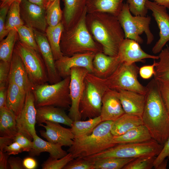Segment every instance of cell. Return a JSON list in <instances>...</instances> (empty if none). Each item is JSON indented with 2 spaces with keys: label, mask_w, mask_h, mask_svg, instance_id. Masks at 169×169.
<instances>
[{
  "label": "cell",
  "mask_w": 169,
  "mask_h": 169,
  "mask_svg": "<svg viewBox=\"0 0 169 169\" xmlns=\"http://www.w3.org/2000/svg\"><path fill=\"white\" fill-rule=\"evenodd\" d=\"M146 101L141 116L153 139L163 146L169 137V113L154 78L146 86Z\"/></svg>",
  "instance_id": "6da1fadb"
},
{
  "label": "cell",
  "mask_w": 169,
  "mask_h": 169,
  "mask_svg": "<svg viewBox=\"0 0 169 169\" xmlns=\"http://www.w3.org/2000/svg\"><path fill=\"white\" fill-rule=\"evenodd\" d=\"M86 23L94 39L101 46L103 52L111 56H117L125 38L117 17L107 13H87Z\"/></svg>",
  "instance_id": "7a4b0ae2"
},
{
  "label": "cell",
  "mask_w": 169,
  "mask_h": 169,
  "mask_svg": "<svg viewBox=\"0 0 169 169\" xmlns=\"http://www.w3.org/2000/svg\"><path fill=\"white\" fill-rule=\"evenodd\" d=\"M113 121L101 122L89 135L75 137L67 151L74 159L84 158L102 151L117 145L111 131Z\"/></svg>",
  "instance_id": "3957f363"
},
{
  "label": "cell",
  "mask_w": 169,
  "mask_h": 169,
  "mask_svg": "<svg viewBox=\"0 0 169 169\" xmlns=\"http://www.w3.org/2000/svg\"><path fill=\"white\" fill-rule=\"evenodd\" d=\"M85 11L75 24L64 28L62 34L60 47L63 55L71 56L76 54L103 52L101 46L93 38L87 28Z\"/></svg>",
  "instance_id": "277c9868"
},
{
  "label": "cell",
  "mask_w": 169,
  "mask_h": 169,
  "mask_svg": "<svg viewBox=\"0 0 169 169\" xmlns=\"http://www.w3.org/2000/svg\"><path fill=\"white\" fill-rule=\"evenodd\" d=\"M109 89L101 78L88 73L79 106L81 119L85 120L100 116L103 97Z\"/></svg>",
  "instance_id": "5b68a950"
},
{
  "label": "cell",
  "mask_w": 169,
  "mask_h": 169,
  "mask_svg": "<svg viewBox=\"0 0 169 169\" xmlns=\"http://www.w3.org/2000/svg\"><path fill=\"white\" fill-rule=\"evenodd\" d=\"M70 76L54 84L47 83L35 86L32 91L36 108L52 106L69 108L71 102L70 95Z\"/></svg>",
  "instance_id": "8992f818"
},
{
  "label": "cell",
  "mask_w": 169,
  "mask_h": 169,
  "mask_svg": "<svg viewBox=\"0 0 169 169\" xmlns=\"http://www.w3.org/2000/svg\"><path fill=\"white\" fill-rule=\"evenodd\" d=\"M163 146L153 139L142 142L118 144L99 153L84 158L93 161L108 158H136L141 156H157Z\"/></svg>",
  "instance_id": "52a82bcc"
},
{
  "label": "cell",
  "mask_w": 169,
  "mask_h": 169,
  "mask_svg": "<svg viewBox=\"0 0 169 169\" xmlns=\"http://www.w3.org/2000/svg\"><path fill=\"white\" fill-rule=\"evenodd\" d=\"M117 17L123 30L125 38L133 39L141 44L143 40L140 35L144 33L146 37L147 44H150L153 42L154 36L150 28L151 17L133 16L126 3H124Z\"/></svg>",
  "instance_id": "ba28073f"
},
{
  "label": "cell",
  "mask_w": 169,
  "mask_h": 169,
  "mask_svg": "<svg viewBox=\"0 0 169 169\" xmlns=\"http://www.w3.org/2000/svg\"><path fill=\"white\" fill-rule=\"evenodd\" d=\"M139 69L136 63H120L110 76L101 79L109 89L130 90L145 95L146 87L141 84L138 79Z\"/></svg>",
  "instance_id": "9c48e42d"
},
{
  "label": "cell",
  "mask_w": 169,
  "mask_h": 169,
  "mask_svg": "<svg viewBox=\"0 0 169 169\" xmlns=\"http://www.w3.org/2000/svg\"><path fill=\"white\" fill-rule=\"evenodd\" d=\"M14 49L21 58L29 78L35 86L48 82L46 66L39 53L19 39Z\"/></svg>",
  "instance_id": "30bf717a"
},
{
  "label": "cell",
  "mask_w": 169,
  "mask_h": 169,
  "mask_svg": "<svg viewBox=\"0 0 169 169\" xmlns=\"http://www.w3.org/2000/svg\"><path fill=\"white\" fill-rule=\"evenodd\" d=\"M69 85L71 104L68 115L73 120L81 119L79 106L83 94L85 77L89 71L83 67H75L71 69Z\"/></svg>",
  "instance_id": "8fae6325"
},
{
  "label": "cell",
  "mask_w": 169,
  "mask_h": 169,
  "mask_svg": "<svg viewBox=\"0 0 169 169\" xmlns=\"http://www.w3.org/2000/svg\"><path fill=\"white\" fill-rule=\"evenodd\" d=\"M37 108L32 92L26 94L23 108L16 116L18 133L21 134L30 140L36 134L35 125L36 122Z\"/></svg>",
  "instance_id": "7c38bea8"
},
{
  "label": "cell",
  "mask_w": 169,
  "mask_h": 169,
  "mask_svg": "<svg viewBox=\"0 0 169 169\" xmlns=\"http://www.w3.org/2000/svg\"><path fill=\"white\" fill-rule=\"evenodd\" d=\"M145 5L152 12V15L159 29V38L152 49L154 54L160 53L169 41V14L167 8L154 2L147 0Z\"/></svg>",
  "instance_id": "4fadbf2b"
},
{
  "label": "cell",
  "mask_w": 169,
  "mask_h": 169,
  "mask_svg": "<svg viewBox=\"0 0 169 169\" xmlns=\"http://www.w3.org/2000/svg\"><path fill=\"white\" fill-rule=\"evenodd\" d=\"M95 54L88 52L75 54L71 56L63 55L55 61L58 73L62 79L70 76L71 69L73 67H83L93 74V61Z\"/></svg>",
  "instance_id": "5bb4252c"
},
{
  "label": "cell",
  "mask_w": 169,
  "mask_h": 169,
  "mask_svg": "<svg viewBox=\"0 0 169 169\" xmlns=\"http://www.w3.org/2000/svg\"><path fill=\"white\" fill-rule=\"evenodd\" d=\"M20 6L21 17L25 25L45 32L48 25L46 10L28 0H22Z\"/></svg>",
  "instance_id": "9a60e30c"
},
{
  "label": "cell",
  "mask_w": 169,
  "mask_h": 169,
  "mask_svg": "<svg viewBox=\"0 0 169 169\" xmlns=\"http://www.w3.org/2000/svg\"><path fill=\"white\" fill-rule=\"evenodd\" d=\"M36 40L40 53L46 68L50 84H54L62 80L56 69L55 61L52 52L45 34L43 32L33 29Z\"/></svg>",
  "instance_id": "2e32d148"
},
{
  "label": "cell",
  "mask_w": 169,
  "mask_h": 169,
  "mask_svg": "<svg viewBox=\"0 0 169 169\" xmlns=\"http://www.w3.org/2000/svg\"><path fill=\"white\" fill-rule=\"evenodd\" d=\"M45 125L41 124L39 126L44 127L45 131L40 130L41 136L47 141L63 146H70L73 144L75 136L71 128L63 127L59 123L46 121Z\"/></svg>",
  "instance_id": "e0dca14e"
},
{
  "label": "cell",
  "mask_w": 169,
  "mask_h": 169,
  "mask_svg": "<svg viewBox=\"0 0 169 169\" xmlns=\"http://www.w3.org/2000/svg\"><path fill=\"white\" fill-rule=\"evenodd\" d=\"M117 56L121 63L131 64L143 62L146 59H159L158 56L147 54L141 48L139 44L135 40L125 38L121 43Z\"/></svg>",
  "instance_id": "ac0fdd59"
},
{
  "label": "cell",
  "mask_w": 169,
  "mask_h": 169,
  "mask_svg": "<svg viewBox=\"0 0 169 169\" xmlns=\"http://www.w3.org/2000/svg\"><path fill=\"white\" fill-rule=\"evenodd\" d=\"M15 83L26 93L32 92L35 86L30 80L23 60L14 49L8 81Z\"/></svg>",
  "instance_id": "d6986e66"
},
{
  "label": "cell",
  "mask_w": 169,
  "mask_h": 169,
  "mask_svg": "<svg viewBox=\"0 0 169 169\" xmlns=\"http://www.w3.org/2000/svg\"><path fill=\"white\" fill-rule=\"evenodd\" d=\"M125 113L117 91L108 89L102 100L100 115L102 121H114Z\"/></svg>",
  "instance_id": "ffe728a7"
},
{
  "label": "cell",
  "mask_w": 169,
  "mask_h": 169,
  "mask_svg": "<svg viewBox=\"0 0 169 169\" xmlns=\"http://www.w3.org/2000/svg\"><path fill=\"white\" fill-rule=\"evenodd\" d=\"M117 91L125 113L141 116L145 105V95L130 90Z\"/></svg>",
  "instance_id": "44dd1931"
},
{
  "label": "cell",
  "mask_w": 169,
  "mask_h": 169,
  "mask_svg": "<svg viewBox=\"0 0 169 169\" xmlns=\"http://www.w3.org/2000/svg\"><path fill=\"white\" fill-rule=\"evenodd\" d=\"M46 121L61 124L70 127L73 121L63 108L52 106L37 108V123L39 125Z\"/></svg>",
  "instance_id": "7402d4cb"
},
{
  "label": "cell",
  "mask_w": 169,
  "mask_h": 169,
  "mask_svg": "<svg viewBox=\"0 0 169 169\" xmlns=\"http://www.w3.org/2000/svg\"><path fill=\"white\" fill-rule=\"evenodd\" d=\"M120 63L117 56H111L103 52L98 53L95 54L93 61V74L100 78H106L115 71Z\"/></svg>",
  "instance_id": "603a6c76"
},
{
  "label": "cell",
  "mask_w": 169,
  "mask_h": 169,
  "mask_svg": "<svg viewBox=\"0 0 169 169\" xmlns=\"http://www.w3.org/2000/svg\"><path fill=\"white\" fill-rule=\"evenodd\" d=\"M62 21L64 28L76 23L86 11V0H64Z\"/></svg>",
  "instance_id": "cb8c5ba5"
},
{
  "label": "cell",
  "mask_w": 169,
  "mask_h": 169,
  "mask_svg": "<svg viewBox=\"0 0 169 169\" xmlns=\"http://www.w3.org/2000/svg\"><path fill=\"white\" fill-rule=\"evenodd\" d=\"M33 147L29 152L30 156H38L43 152H47L49 153L50 156L59 159L68 153L62 148V146L60 145L45 141L38 137L37 134L33 136Z\"/></svg>",
  "instance_id": "d4e9b609"
},
{
  "label": "cell",
  "mask_w": 169,
  "mask_h": 169,
  "mask_svg": "<svg viewBox=\"0 0 169 169\" xmlns=\"http://www.w3.org/2000/svg\"><path fill=\"white\" fill-rule=\"evenodd\" d=\"M124 0H86L87 13H107L117 17L120 12Z\"/></svg>",
  "instance_id": "484cf974"
},
{
  "label": "cell",
  "mask_w": 169,
  "mask_h": 169,
  "mask_svg": "<svg viewBox=\"0 0 169 169\" xmlns=\"http://www.w3.org/2000/svg\"><path fill=\"white\" fill-rule=\"evenodd\" d=\"M148 129L144 125L133 128L124 134L114 136L113 141L116 144L147 141L152 139Z\"/></svg>",
  "instance_id": "4316f807"
},
{
  "label": "cell",
  "mask_w": 169,
  "mask_h": 169,
  "mask_svg": "<svg viewBox=\"0 0 169 169\" xmlns=\"http://www.w3.org/2000/svg\"><path fill=\"white\" fill-rule=\"evenodd\" d=\"M26 94L12 81L8 82L6 106L12 110L16 116L23 108Z\"/></svg>",
  "instance_id": "83f0119b"
},
{
  "label": "cell",
  "mask_w": 169,
  "mask_h": 169,
  "mask_svg": "<svg viewBox=\"0 0 169 169\" xmlns=\"http://www.w3.org/2000/svg\"><path fill=\"white\" fill-rule=\"evenodd\" d=\"M142 125L143 124L141 116L125 113L113 121L111 131L114 136H120Z\"/></svg>",
  "instance_id": "f1b7e54d"
},
{
  "label": "cell",
  "mask_w": 169,
  "mask_h": 169,
  "mask_svg": "<svg viewBox=\"0 0 169 169\" xmlns=\"http://www.w3.org/2000/svg\"><path fill=\"white\" fill-rule=\"evenodd\" d=\"M18 133L16 116L6 106L0 108V136L14 138Z\"/></svg>",
  "instance_id": "f546056e"
},
{
  "label": "cell",
  "mask_w": 169,
  "mask_h": 169,
  "mask_svg": "<svg viewBox=\"0 0 169 169\" xmlns=\"http://www.w3.org/2000/svg\"><path fill=\"white\" fill-rule=\"evenodd\" d=\"M64 28V25L61 21L55 26H48L45 32L55 61L63 55L60 49V41Z\"/></svg>",
  "instance_id": "4dcf8cb0"
},
{
  "label": "cell",
  "mask_w": 169,
  "mask_h": 169,
  "mask_svg": "<svg viewBox=\"0 0 169 169\" xmlns=\"http://www.w3.org/2000/svg\"><path fill=\"white\" fill-rule=\"evenodd\" d=\"M101 122L100 116L89 119L86 120L73 121L70 127L75 137L89 135Z\"/></svg>",
  "instance_id": "1f68e13d"
},
{
  "label": "cell",
  "mask_w": 169,
  "mask_h": 169,
  "mask_svg": "<svg viewBox=\"0 0 169 169\" xmlns=\"http://www.w3.org/2000/svg\"><path fill=\"white\" fill-rule=\"evenodd\" d=\"M18 36L16 29L10 31L5 39L0 41V60L10 62L15 45Z\"/></svg>",
  "instance_id": "d6a6232c"
},
{
  "label": "cell",
  "mask_w": 169,
  "mask_h": 169,
  "mask_svg": "<svg viewBox=\"0 0 169 169\" xmlns=\"http://www.w3.org/2000/svg\"><path fill=\"white\" fill-rule=\"evenodd\" d=\"M159 60L155 67L154 79L157 80L169 82V51L163 49L158 55Z\"/></svg>",
  "instance_id": "836d02e7"
},
{
  "label": "cell",
  "mask_w": 169,
  "mask_h": 169,
  "mask_svg": "<svg viewBox=\"0 0 169 169\" xmlns=\"http://www.w3.org/2000/svg\"><path fill=\"white\" fill-rule=\"evenodd\" d=\"M20 3L18 1L13 2L10 6L6 20L5 28L9 32L18 27L24 25L20 13Z\"/></svg>",
  "instance_id": "e575fe53"
},
{
  "label": "cell",
  "mask_w": 169,
  "mask_h": 169,
  "mask_svg": "<svg viewBox=\"0 0 169 169\" xmlns=\"http://www.w3.org/2000/svg\"><path fill=\"white\" fill-rule=\"evenodd\" d=\"M136 158H108L93 161L94 169H121Z\"/></svg>",
  "instance_id": "d590c367"
},
{
  "label": "cell",
  "mask_w": 169,
  "mask_h": 169,
  "mask_svg": "<svg viewBox=\"0 0 169 169\" xmlns=\"http://www.w3.org/2000/svg\"><path fill=\"white\" fill-rule=\"evenodd\" d=\"M63 11L60 6V0H54L48 5L46 9V17L49 26L58 25L62 20Z\"/></svg>",
  "instance_id": "8d00e7d4"
},
{
  "label": "cell",
  "mask_w": 169,
  "mask_h": 169,
  "mask_svg": "<svg viewBox=\"0 0 169 169\" xmlns=\"http://www.w3.org/2000/svg\"><path fill=\"white\" fill-rule=\"evenodd\" d=\"M16 30L20 41L40 53L33 28L23 25L18 27Z\"/></svg>",
  "instance_id": "74e56055"
},
{
  "label": "cell",
  "mask_w": 169,
  "mask_h": 169,
  "mask_svg": "<svg viewBox=\"0 0 169 169\" xmlns=\"http://www.w3.org/2000/svg\"><path fill=\"white\" fill-rule=\"evenodd\" d=\"M156 156H141L126 165L123 169H151L153 166L154 160Z\"/></svg>",
  "instance_id": "f35d334b"
},
{
  "label": "cell",
  "mask_w": 169,
  "mask_h": 169,
  "mask_svg": "<svg viewBox=\"0 0 169 169\" xmlns=\"http://www.w3.org/2000/svg\"><path fill=\"white\" fill-rule=\"evenodd\" d=\"M74 159L72 154L68 153L59 159L49 157L41 165L42 169H62L70 161Z\"/></svg>",
  "instance_id": "ab89813d"
},
{
  "label": "cell",
  "mask_w": 169,
  "mask_h": 169,
  "mask_svg": "<svg viewBox=\"0 0 169 169\" xmlns=\"http://www.w3.org/2000/svg\"><path fill=\"white\" fill-rule=\"evenodd\" d=\"M129 10L134 16H146L148 9L145 4L147 0H126Z\"/></svg>",
  "instance_id": "60d3db41"
},
{
  "label": "cell",
  "mask_w": 169,
  "mask_h": 169,
  "mask_svg": "<svg viewBox=\"0 0 169 169\" xmlns=\"http://www.w3.org/2000/svg\"><path fill=\"white\" fill-rule=\"evenodd\" d=\"M64 169H94V162L83 158L73 159Z\"/></svg>",
  "instance_id": "b9f144b4"
},
{
  "label": "cell",
  "mask_w": 169,
  "mask_h": 169,
  "mask_svg": "<svg viewBox=\"0 0 169 169\" xmlns=\"http://www.w3.org/2000/svg\"><path fill=\"white\" fill-rule=\"evenodd\" d=\"M11 67V62L0 61V87L8 86V79Z\"/></svg>",
  "instance_id": "7bdbcfd3"
},
{
  "label": "cell",
  "mask_w": 169,
  "mask_h": 169,
  "mask_svg": "<svg viewBox=\"0 0 169 169\" xmlns=\"http://www.w3.org/2000/svg\"><path fill=\"white\" fill-rule=\"evenodd\" d=\"M156 81L161 97L169 113V82Z\"/></svg>",
  "instance_id": "ee69618b"
},
{
  "label": "cell",
  "mask_w": 169,
  "mask_h": 169,
  "mask_svg": "<svg viewBox=\"0 0 169 169\" xmlns=\"http://www.w3.org/2000/svg\"><path fill=\"white\" fill-rule=\"evenodd\" d=\"M9 6L6 5L0 9V41L7 35L8 33L5 28V23L7 14Z\"/></svg>",
  "instance_id": "f6af8a7d"
},
{
  "label": "cell",
  "mask_w": 169,
  "mask_h": 169,
  "mask_svg": "<svg viewBox=\"0 0 169 169\" xmlns=\"http://www.w3.org/2000/svg\"><path fill=\"white\" fill-rule=\"evenodd\" d=\"M13 142H17L21 146L23 151L29 152L33 147V141L19 133H18L14 137Z\"/></svg>",
  "instance_id": "bcb514c9"
},
{
  "label": "cell",
  "mask_w": 169,
  "mask_h": 169,
  "mask_svg": "<svg viewBox=\"0 0 169 169\" xmlns=\"http://www.w3.org/2000/svg\"><path fill=\"white\" fill-rule=\"evenodd\" d=\"M167 157H169V137L164 144L161 151L156 157L154 162L153 167L157 169L160 165Z\"/></svg>",
  "instance_id": "7dc6e473"
},
{
  "label": "cell",
  "mask_w": 169,
  "mask_h": 169,
  "mask_svg": "<svg viewBox=\"0 0 169 169\" xmlns=\"http://www.w3.org/2000/svg\"><path fill=\"white\" fill-rule=\"evenodd\" d=\"M156 63L155 60H154L152 64L141 67L139 71V73L141 77L144 79H149L154 75Z\"/></svg>",
  "instance_id": "c3c4849f"
},
{
  "label": "cell",
  "mask_w": 169,
  "mask_h": 169,
  "mask_svg": "<svg viewBox=\"0 0 169 169\" xmlns=\"http://www.w3.org/2000/svg\"><path fill=\"white\" fill-rule=\"evenodd\" d=\"M3 151L6 152L10 155L18 154L23 151L22 147L17 142H13L10 145L5 146Z\"/></svg>",
  "instance_id": "681fc988"
},
{
  "label": "cell",
  "mask_w": 169,
  "mask_h": 169,
  "mask_svg": "<svg viewBox=\"0 0 169 169\" xmlns=\"http://www.w3.org/2000/svg\"><path fill=\"white\" fill-rule=\"evenodd\" d=\"M23 160L20 157L10 156L8 160L9 169H25L23 165Z\"/></svg>",
  "instance_id": "f907efd6"
},
{
  "label": "cell",
  "mask_w": 169,
  "mask_h": 169,
  "mask_svg": "<svg viewBox=\"0 0 169 169\" xmlns=\"http://www.w3.org/2000/svg\"><path fill=\"white\" fill-rule=\"evenodd\" d=\"M23 162L25 169H35L38 166L36 160L31 156L25 158Z\"/></svg>",
  "instance_id": "816d5d0a"
},
{
  "label": "cell",
  "mask_w": 169,
  "mask_h": 169,
  "mask_svg": "<svg viewBox=\"0 0 169 169\" xmlns=\"http://www.w3.org/2000/svg\"><path fill=\"white\" fill-rule=\"evenodd\" d=\"M9 156L7 153L0 150V169L9 168L8 164Z\"/></svg>",
  "instance_id": "f5cc1de1"
},
{
  "label": "cell",
  "mask_w": 169,
  "mask_h": 169,
  "mask_svg": "<svg viewBox=\"0 0 169 169\" xmlns=\"http://www.w3.org/2000/svg\"><path fill=\"white\" fill-rule=\"evenodd\" d=\"M8 86L0 87V108L6 106Z\"/></svg>",
  "instance_id": "db71d44e"
},
{
  "label": "cell",
  "mask_w": 169,
  "mask_h": 169,
  "mask_svg": "<svg viewBox=\"0 0 169 169\" xmlns=\"http://www.w3.org/2000/svg\"><path fill=\"white\" fill-rule=\"evenodd\" d=\"M14 138L8 137H0V150L3 151L4 148L13 142Z\"/></svg>",
  "instance_id": "11a10c76"
},
{
  "label": "cell",
  "mask_w": 169,
  "mask_h": 169,
  "mask_svg": "<svg viewBox=\"0 0 169 169\" xmlns=\"http://www.w3.org/2000/svg\"><path fill=\"white\" fill-rule=\"evenodd\" d=\"M30 2L37 5L46 10L49 0H28Z\"/></svg>",
  "instance_id": "9f6ffc18"
},
{
  "label": "cell",
  "mask_w": 169,
  "mask_h": 169,
  "mask_svg": "<svg viewBox=\"0 0 169 169\" xmlns=\"http://www.w3.org/2000/svg\"><path fill=\"white\" fill-rule=\"evenodd\" d=\"M157 4L169 9V0H151Z\"/></svg>",
  "instance_id": "6f0895ef"
},
{
  "label": "cell",
  "mask_w": 169,
  "mask_h": 169,
  "mask_svg": "<svg viewBox=\"0 0 169 169\" xmlns=\"http://www.w3.org/2000/svg\"><path fill=\"white\" fill-rule=\"evenodd\" d=\"M22 0H1L0 7L8 5L10 6L12 3L15 1H18L21 2Z\"/></svg>",
  "instance_id": "680465c9"
},
{
  "label": "cell",
  "mask_w": 169,
  "mask_h": 169,
  "mask_svg": "<svg viewBox=\"0 0 169 169\" xmlns=\"http://www.w3.org/2000/svg\"><path fill=\"white\" fill-rule=\"evenodd\" d=\"M54 0H49V3L48 4V5L50 3H51Z\"/></svg>",
  "instance_id": "91938a15"
},
{
  "label": "cell",
  "mask_w": 169,
  "mask_h": 169,
  "mask_svg": "<svg viewBox=\"0 0 169 169\" xmlns=\"http://www.w3.org/2000/svg\"><path fill=\"white\" fill-rule=\"evenodd\" d=\"M167 49H168V50L169 51V47H168V46H167Z\"/></svg>",
  "instance_id": "94428289"
}]
</instances>
